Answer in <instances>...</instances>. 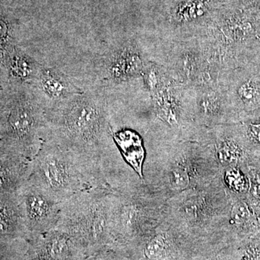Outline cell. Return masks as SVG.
<instances>
[{
  "label": "cell",
  "instance_id": "6da1fadb",
  "mask_svg": "<svg viewBox=\"0 0 260 260\" xmlns=\"http://www.w3.org/2000/svg\"><path fill=\"white\" fill-rule=\"evenodd\" d=\"M220 173L213 150L196 142L156 143L145 162L143 181L168 200L211 182Z\"/></svg>",
  "mask_w": 260,
  "mask_h": 260
},
{
  "label": "cell",
  "instance_id": "7a4b0ae2",
  "mask_svg": "<svg viewBox=\"0 0 260 260\" xmlns=\"http://www.w3.org/2000/svg\"><path fill=\"white\" fill-rule=\"evenodd\" d=\"M230 204L219 174L208 184L169 198L165 220L184 237H221L229 234Z\"/></svg>",
  "mask_w": 260,
  "mask_h": 260
},
{
  "label": "cell",
  "instance_id": "3957f363",
  "mask_svg": "<svg viewBox=\"0 0 260 260\" xmlns=\"http://www.w3.org/2000/svg\"><path fill=\"white\" fill-rule=\"evenodd\" d=\"M110 198L114 247L123 249L153 232L166 219L167 198L140 177L112 188Z\"/></svg>",
  "mask_w": 260,
  "mask_h": 260
},
{
  "label": "cell",
  "instance_id": "277c9868",
  "mask_svg": "<svg viewBox=\"0 0 260 260\" xmlns=\"http://www.w3.org/2000/svg\"><path fill=\"white\" fill-rule=\"evenodd\" d=\"M112 189L90 188L73 195L61 205L56 228L74 238L87 257L105 248L114 247L111 233Z\"/></svg>",
  "mask_w": 260,
  "mask_h": 260
},
{
  "label": "cell",
  "instance_id": "5b68a950",
  "mask_svg": "<svg viewBox=\"0 0 260 260\" xmlns=\"http://www.w3.org/2000/svg\"><path fill=\"white\" fill-rule=\"evenodd\" d=\"M150 96V131L156 143L189 141L205 145L208 128L195 121L192 87L173 80Z\"/></svg>",
  "mask_w": 260,
  "mask_h": 260
},
{
  "label": "cell",
  "instance_id": "8992f818",
  "mask_svg": "<svg viewBox=\"0 0 260 260\" xmlns=\"http://www.w3.org/2000/svg\"><path fill=\"white\" fill-rule=\"evenodd\" d=\"M28 181L59 203L80 191L98 187L78 159L48 137L30 160Z\"/></svg>",
  "mask_w": 260,
  "mask_h": 260
},
{
  "label": "cell",
  "instance_id": "52a82bcc",
  "mask_svg": "<svg viewBox=\"0 0 260 260\" xmlns=\"http://www.w3.org/2000/svg\"><path fill=\"white\" fill-rule=\"evenodd\" d=\"M45 109L35 99L20 95L0 108V145L32 160L47 137Z\"/></svg>",
  "mask_w": 260,
  "mask_h": 260
},
{
  "label": "cell",
  "instance_id": "ba28073f",
  "mask_svg": "<svg viewBox=\"0 0 260 260\" xmlns=\"http://www.w3.org/2000/svg\"><path fill=\"white\" fill-rule=\"evenodd\" d=\"M160 57L155 61L179 83L195 86L208 81H217L212 73L199 38L187 40L162 41Z\"/></svg>",
  "mask_w": 260,
  "mask_h": 260
},
{
  "label": "cell",
  "instance_id": "9c48e42d",
  "mask_svg": "<svg viewBox=\"0 0 260 260\" xmlns=\"http://www.w3.org/2000/svg\"><path fill=\"white\" fill-rule=\"evenodd\" d=\"M15 193L28 232L27 239L56 228L62 203L53 199L28 180Z\"/></svg>",
  "mask_w": 260,
  "mask_h": 260
},
{
  "label": "cell",
  "instance_id": "30bf717a",
  "mask_svg": "<svg viewBox=\"0 0 260 260\" xmlns=\"http://www.w3.org/2000/svg\"><path fill=\"white\" fill-rule=\"evenodd\" d=\"M195 121L205 128L233 124L237 113L218 81H208L192 87Z\"/></svg>",
  "mask_w": 260,
  "mask_h": 260
},
{
  "label": "cell",
  "instance_id": "8fae6325",
  "mask_svg": "<svg viewBox=\"0 0 260 260\" xmlns=\"http://www.w3.org/2000/svg\"><path fill=\"white\" fill-rule=\"evenodd\" d=\"M26 240L23 260H85L87 257L74 238L56 228Z\"/></svg>",
  "mask_w": 260,
  "mask_h": 260
},
{
  "label": "cell",
  "instance_id": "7c38bea8",
  "mask_svg": "<svg viewBox=\"0 0 260 260\" xmlns=\"http://www.w3.org/2000/svg\"><path fill=\"white\" fill-rule=\"evenodd\" d=\"M213 150L220 170L249 161V150L239 126L224 124L208 128L206 144Z\"/></svg>",
  "mask_w": 260,
  "mask_h": 260
},
{
  "label": "cell",
  "instance_id": "4fadbf2b",
  "mask_svg": "<svg viewBox=\"0 0 260 260\" xmlns=\"http://www.w3.org/2000/svg\"><path fill=\"white\" fill-rule=\"evenodd\" d=\"M183 237L164 220L153 232L123 248L133 251L138 260H172L178 255L177 243Z\"/></svg>",
  "mask_w": 260,
  "mask_h": 260
},
{
  "label": "cell",
  "instance_id": "5bb4252c",
  "mask_svg": "<svg viewBox=\"0 0 260 260\" xmlns=\"http://www.w3.org/2000/svg\"><path fill=\"white\" fill-rule=\"evenodd\" d=\"M218 81L237 114L239 110L251 112L260 107V79L257 77L240 78L230 70L219 75Z\"/></svg>",
  "mask_w": 260,
  "mask_h": 260
},
{
  "label": "cell",
  "instance_id": "9a60e30c",
  "mask_svg": "<svg viewBox=\"0 0 260 260\" xmlns=\"http://www.w3.org/2000/svg\"><path fill=\"white\" fill-rule=\"evenodd\" d=\"M148 61L133 41L124 43L107 56L108 78L115 83H124L142 77Z\"/></svg>",
  "mask_w": 260,
  "mask_h": 260
},
{
  "label": "cell",
  "instance_id": "2e32d148",
  "mask_svg": "<svg viewBox=\"0 0 260 260\" xmlns=\"http://www.w3.org/2000/svg\"><path fill=\"white\" fill-rule=\"evenodd\" d=\"M27 238L28 232L16 193L0 192V242Z\"/></svg>",
  "mask_w": 260,
  "mask_h": 260
},
{
  "label": "cell",
  "instance_id": "e0dca14e",
  "mask_svg": "<svg viewBox=\"0 0 260 260\" xmlns=\"http://www.w3.org/2000/svg\"><path fill=\"white\" fill-rule=\"evenodd\" d=\"M30 160L0 145V192L15 193L28 180Z\"/></svg>",
  "mask_w": 260,
  "mask_h": 260
},
{
  "label": "cell",
  "instance_id": "ac0fdd59",
  "mask_svg": "<svg viewBox=\"0 0 260 260\" xmlns=\"http://www.w3.org/2000/svg\"><path fill=\"white\" fill-rule=\"evenodd\" d=\"M35 80L39 90L54 103L52 107L82 94L65 75L51 68L42 67Z\"/></svg>",
  "mask_w": 260,
  "mask_h": 260
},
{
  "label": "cell",
  "instance_id": "d6986e66",
  "mask_svg": "<svg viewBox=\"0 0 260 260\" xmlns=\"http://www.w3.org/2000/svg\"><path fill=\"white\" fill-rule=\"evenodd\" d=\"M229 196L231 203L229 233L246 234L256 230L259 226V208L254 206L246 196L230 194Z\"/></svg>",
  "mask_w": 260,
  "mask_h": 260
},
{
  "label": "cell",
  "instance_id": "ffe728a7",
  "mask_svg": "<svg viewBox=\"0 0 260 260\" xmlns=\"http://www.w3.org/2000/svg\"><path fill=\"white\" fill-rule=\"evenodd\" d=\"M228 193L237 196H246L249 190V179L243 166H233L219 173Z\"/></svg>",
  "mask_w": 260,
  "mask_h": 260
},
{
  "label": "cell",
  "instance_id": "44dd1931",
  "mask_svg": "<svg viewBox=\"0 0 260 260\" xmlns=\"http://www.w3.org/2000/svg\"><path fill=\"white\" fill-rule=\"evenodd\" d=\"M142 78L150 95L156 93L174 80L162 64L154 60L148 61L145 64Z\"/></svg>",
  "mask_w": 260,
  "mask_h": 260
},
{
  "label": "cell",
  "instance_id": "7402d4cb",
  "mask_svg": "<svg viewBox=\"0 0 260 260\" xmlns=\"http://www.w3.org/2000/svg\"><path fill=\"white\" fill-rule=\"evenodd\" d=\"M10 74L17 80L26 81L36 79L42 66L21 52H15L9 64Z\"/></svg>",
  "mask_w": 260,
  "mask_h": 260
},
{
  "label": "cell",
  "instance_id": "603a6c76",
  "mask_svg": "<svg viewBox=\"0 0 260 260\" xmlns=\"http://www.w3.org/2000/svg\"><path fill=\"white\" fill-rule=\"evenodd\" d=\"M238 126L248 149L260 153V115L248 118Z\"/></svg>",
  "mask_w": 260,
  "mask_h": 260
},
{
  "label": "cell",
  "instance_id": "cb8c5ba5",
  "mask_svg": "<svg viewBox=\"0 0 260 260\" xmlns=\"http://www.w3.org/2000/svg\"><path fill=\"white\" fill-rule=\"evenodd\" d=\"M243 168L249 179V190L246 198L260 209V165L249 160L243 166Z\"/></svg>",
  "mask_w": 260,
  "mask_h": 260
},
{
  "label": "cell",
  "instance_id": "d4e9b609",
  "mask_svg": "<svg viewBox=\"0 0 260 260\" xmlns=\"http://www.w3.org/2000/svg\"><path fill=\"white\" fill-rule=\"evenodd\" d=\"M246 260H260V244H251L244 251Z\"/></svg>",
  "mask_w": 260,
  "mask_h": 260
},
{
  "label": "cell",
  "instance_id": "484cf974",
  "mask_svg": "<svg viewBox=\"0 0 260 260\" xmlns=\"http://www.w3.org/2000/svg\"><path fill=\"white\" fill-rule=\"evenodd\" d=\"M207 260H225L222 257L221 255H220V254H218V255H215L212 256V257L209 258Z\"/></svg>",
  "mask_w": 260,
  "mask_h": 260
},
{
  "label": "cell",
  "instance_id": "4316f807",
  "mask_svg": "<svg viewBox=\"0 0 260 260\" xmlns=\"http://www.w3.org/2000/svg\"><path fill=\"white\" fill-rule=\"evenodd\" d=\"M256 39H257L258 40V42H259V44H260V37H258V36H256Z\"/></svg>",
  "mask_w": 260,
  "mask_h": 260
}]
</instances>
